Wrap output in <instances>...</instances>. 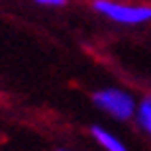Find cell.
<instances>
[{
	"label": "cell",
	"instance_id": "obj_1",
	"mask_svg": "<svg viewBox=\"0 0 151 151\" xmlns=\"http://www.w3.org/2000/svg\"><path fill=\"white\" fill-rule=\"evenodd\" d=\"M98 14L106 16L108 20L126 26H137V24L151 22V6H135V4H122L114 0H94L92 2Z\"/></svg>",
	"mask_w": 151,
	"mask_h": 151
},
{
	"label": "cell",
	"instance_id": "obj_2",
	"mask_svg": "<svg viewBox=\"0 0 151 151\" xmlns=\"http://www.w3.org/2000/svg\"><path fill=\"white\" fill-rule=\"evenodd\" d=\"M92 100L100 110H104L106 114H110L112 118H116L120 122L135 116V106L137 104H135L134 96L120 88H102L98 92H94Z\"/></svg>",
	"mask_w": 151,
	"mask_h": 151
},
{
	"label": "cell",
	"instance_id": "obj_3",
	"mask_svg": "<svg viewBox=\"0 0 151 151\" xmlns=\"http://www.w3.org/2000/svg\"><path fill=\"white\" fill-rule=\"evenodd\" d=\"M90 134H92V137H94L106 151H128L126 145L118 139L116 135L110 134L108 129L100 128V126H92V128H90Z\"/></svg>",
	"mask_w": 151,
	"mask_h": 151
},
{
	"label": "cell",
	"instance_id": "obj_4",
	"mask_svg": "<svg viewBox=\"0 0 151 151\" xmlns=\"http://www.w3.org/2000/svg\"><path fill=\"white\" fill-rule=\"evenodd\" d=\"M135 118H137L139 128L151 135V96L143 98V100L135 106Z\"/></svg>",
	"mask_w": 151,
	"mask_h": 151
},
{
	"label": "cell",
	"instance_id": "obj_5",
	"mask_svg": "<svg viewBox=\"0 0 151 151\" xmlns=\"http://www.w3.org/2000/svg\"><path fill=\"white\" fill-rule=\"evenodd\" d=\"M41 6H51V8H61V6L67 4V0H34Z\"/></svg>",
	"mask_w": 151,
	"mask_h": 151
},
{
	"label": "cell",
	"instance_id": "obj_6",
	"mask_svg": "<svg viewBox=\"0 0 151 151\" xmlns=\"http://www.w3.org/2000/svg\"><path fill=\"white\" fill-rule=\"evenodd\" d=\"M55 151H71V149H55Z\"/></svg>",
	"mask_w": 151,
	"mask_h": 151
}]
</instances>
